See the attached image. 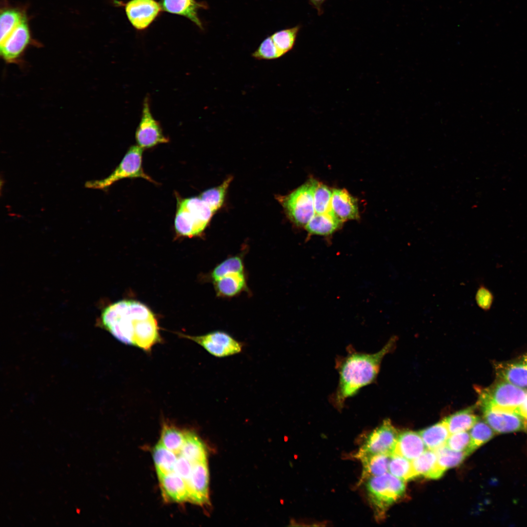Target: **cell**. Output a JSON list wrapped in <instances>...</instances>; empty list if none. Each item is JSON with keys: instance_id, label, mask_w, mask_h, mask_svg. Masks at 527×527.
Wrapping results in <instances>:
<instances>
[{"instance_id": "obj_1", "label": "cell", "mask_w": 527, "mask_h": 527, "mask_svg": "<svg viewBox=\"0 0 527 527\" xmlns=\"http://www.w3.org/2000/svg\"><path fill=\"white\" fill-rule=\"evenodd\" d=\"M99 324L122 343L147 352L162 340L155 315L138 301L122 300L107 306Z\"/></svg>"}, {"instance_id": "obj_2", "label": "cell", "mask_w": 527, "mask_h": 527, "mask_svg": "<svg viewBox=\"0 0 527 527\" xmlns=\"http://www.w3.org/2000/svg\"><path fill=\"white\" fill-rule=\"evenodd\" d=\"M395 344V340L392 339L380 350L371 354L350 348L347 355L339 360L336 367L339 381L331 398L336 408L342 409L347 398L375 381L383 359L393 349Z\"/></svg>"}, {"instance_id": "obj_3", "label": "cell", "mask_w": 527, "mask_h": 527, "mask_svg": "<svg viewBox=\"0 0 527 527\" xmlns=\"http://www.w3.org/2000/svg\"><path fill=\"white\" fill-rule=\"evenodd\" d=\"M366 489L376 517L381 519L387 509L403 497L406 486L404 481L387 472L368 478Z\"/></svg>"}, {"instance_id": "obj_4", "label": "cell", "mask_w": 527, "mask_h": 527, "mask_svg": "<svg viewBox=\"0 0 527 527\" xmlns=\"http://www.w3.org/2000/svg\"><path fill=\"white\" fill-rule=\"evenodd\" d=\"M527 394L526 389L497 378L490 386L479 390L478 404L482 409L519 414V406Z\"/></svg>"}, {"instance_id": "obj_5", "label": "cell", "mask_w": 527, "mask_h": 527, "mask_svg": "<svg viewBox=\"0 0 527 527\" xmlns=\"http://www.w3.org/2000/svg\"><path fill=\"white\" fill-rule=\"evenodd\" d=\"M316 180H310L285 196H278L289 219L299 226H305L315 214L314 190Z\"/></svg>"}, {"instance_id": "obj_6", "label": "cell", "mask_w": 527, "mask_h": 527, "mask_svg": "<svg viewBox=\"0 0 527 527\" xmlns=\"http://www.w3.org/2000/svg\"><path fill=\"white\" fill-rule=\"evenodd\" d=\"M399 433L390 420L385 419L367 436L354 457L359 459L378 454L392 455Z\"/></svg>"}, {"instance_id": "obj_7", "label": "cell", "mask_w": 527, "mask_h": 527, "mask_svg": "<svg viewBox=\"0 0 527 527\" xmlns=\"http://www.w3.org/2000/svg\"><path fill=\"white\" fill-rule=\"evenodd\" d=\"M202 346L212 355L223 358L234 355L242 352L243 344L227 333L214 331L200 336L182 334Z\"/></svg>"}, {"instance_id": "obj_8", "label": "cell", "mask_w": 527, "mask_h": 527, "mask_svg": "<svg viewBox=\"0 0 527 527\" xmlns=\"http://www.w3.org/2000/svg\"><path fill=\"white\" fill-rule=\"evenodd\" d=\"M142 149L138 145L131 146L112 173L106 179L97 182L95 183V186L101 188L106 187L125 178H141L154 182L143 170Z\"/></svg>"}, {"instance_id": "obj_9", "label": "cell", "mask_w": 527, "mask_h": 527, "mask_svg": "<svg viewBox=\"0 0 527 527\" xmlns=\"http://www.w3.org/2000/svg\"><path fill=\"white\" fill-rule=\"evenodd\" d=\"M115 4L124 8L130 24L140 31L147 29L162 11L160 2L156 0H129L126 2L116 0Z\"/></svg>"}, {"instance_id": "obj_10", "label": "cell", "mask_w": 527, "mask_h": 527, "mask_svg": "<svg viewBox=\"0 0 527 527\" xmlns=\"http://www.w3.org/2000/svg\"><path fill=\"white\" fill-rule=\"evenodd\" d=\"M150 105L149 98L146 97L143 102L141 120L135 133L137 144L142 149L169 142L159 122L153 116Z\"/></svg>"}, {"instance_id": "obj_11", "label": "cell", "mask_w": 527, "mask_h": 527, "mask_svg": "<svg viewBox=\"0 0 527 527\" xmlns=\"http://www.w3.org/2000/svg\"><path fill=\"white\" fill-rule=\"evenodd\" d=\"M31 42L27 20L25 17L7 38L0 42V53L7 63H17Z\"/></svg>"}, {"instance_id": "obj_12", "label": "cell", "mask_w": 527, "mask_h": 527, "mask_svg": "<svg viewBox=\"0 0 527 527\" xmlns=\"http://www.w3.org/2000/svg\"><path fill=\"white\" fill-rule=\"evenodd\" d=\"M494 367L497 378L527 389V352L511 360L496 362Z\"/></svg>"}, {"instance_id": "obj_13", "label": "cell", "mask_w": 527, "mask_h": 527, "mask_svg": "<svg viewBox=\"0 0 527 527\" xmlns=\"http://www.w3.org/2000/svg\"><path fill=\"white\" fill-rule=\"evenodd\" d=\"M482 410L485 421L496 433L515 432L527 427L526 419L519 414L489 409Z\"/></svg>"}, {"instance_id": "obj_14", "label": "cell", "mask_w": 527, "mask_h": 527, "mask_svg": "<svg viewBox=\"0 0 527 527\" xmlns=\"http://www.w3.org/2000/svg\"><path fill=\"white\" fill-rule=\"evenodd\" d=\"M186 485L188 501L199 505L208 502L209 471L207 461L193 464L191 474Z\"/></svg>"}, {"instance_id": "obj_15", "label": "cell", "mask_w": 527, "mask_h": 527, "mask_svg": "<svg viewBox=\"0 0 527 527\" xmlns=\"http://www.w3.org/2000/svg\"><path fill=\"white\" fill-rule=\"evenodd\" d=\"M160 3L162 11L184 17L203 30L198 12L207 8L206 3L196 0H161Z\"/></svg>"}, {"instance_id": "obj_16", "label": "cell", "mask_w": 527, "mask_h": 527, "mask_svg": "<svg viewBox=\"0 0 527 527\" xmlns=\"http://www.w3.org/2000/svg\"><path fill=\"white\" fill-rule=\"evenodd\" d=\"M158 476L161 490L167 500L177 503L189 500L186 482L175 472Z\"/></svg>"}, {"instance_id": "obj_17", "label": "cell", "mask_w": 527, "mask_h": 527, "mask_svg": "<svg viewBox=\"0 0 527 527\" xmlns=\"http://www.w3.org/2000/svg\"><path fill=\"white\" fill-rule=\"evenodd\" d=\"M331 206L335 215L343 222L359 218L356 200L345 189L332 190Z\"/></svg>"}, {"instance_id": "obj_18", "label": "cell", "mask_w": 527, "mask_h": 527, "mask_svg": "<svg viewBox=\"0 0 527 527\" xmlns=\"http://www.w3.org/2000/svg\"><path fill=\"white\" fill-rule=\"evenodd\" d=\"M426 449L418 432L407 430L399 433L393 454L412 461Z\"/></svg>"}, {"instance_id": "obj_19", "label": "cell", "mask_w": 527, "mask_h": 527, "mask_svg": "<svg viewBox=\"0 0 527 527\" xmlns=\"http://www.w3.org/2000/svg\"><path fill=\"white\" fill-rule=\"evenodd\" d=\"M416 476H424L431 479L440 478L445 471L439 465L434 451L426 449L420 456L412 461Z\"/></svg>"}, {"instance_id": "obj_20", "label": "cell", "mask_w": 527, "mask_h": 527, "mask_svg": "<svg viewBox=\"0 0 527 527\" xmlns=\"http://www.w3.org/2000/svg\"><path fill=\"white\" fill-rule=\"evenodd\" d=\"M343 223L332 210L325 213H315L305 228L309 234L328 236L338 229Z\"/></svg>"}, {"instance_id": "obj_21", "label": "cell", "mask_w": 527, "mask_h": 527, "mask_svg": "<svg viewBox=\"0 0 527 527\" xmlns=\"http://www.w3.org/2000/svg\"><path fill=\"white\" fill-rule=\"evenodd\" d=\"M178 204L174 221L176 232L181 235L189 237L201 234L206 226L198 221L181 204Z\"/></svg>"}, {"instance_id": "obj_22", "label": "cell", "mask_w": 527, "mask_h": 527, "mask_svg": "<svg viewBox=\"0 0 527 527\" xmlns=\"http://www.w3.org/2000/svg\"><path fill=\"white\" fill-rule=\"evenodd\" d=\"M215 289L218 296L231 297L241 292L246 286L243 273L228 274L214 281Z\"/></svg>"}, {"instance_id": "obj_23", "label": "cell", "mask_w": 527, "mask_h": 527, "mask_svg": "<svg viewBox=\"0 0 527 527\" xmlns=\"http://www.w3.org/2000/svg\"><path fill=\"white\" fill-rule=\"evenodd\" d=\"M386 454H378L360 458L363 471L360 483L365 480L388 472V466L391 456Z\"/></svg>"}, {"instance_id": "obj_24", "label": "cell", "mask_w": 527, "mask_h": 527, "mask_svg": "<svg viewBox=\"0 0 527 527\" xmlns=\"http://www.w3.org/2000/svg\"><path fill=\"white\" fill-rule=\"evenodd\" d=\"M192 464L207 461L205 445L194 432H185V440L180 454Z\"/></svg>"}, {"instance_id": "obj_25", "label": "cell", "mask_w": 527, "mask_h": 527, "mask_svg": "<svg viewBox=\"0 0 527 527\" xmlns=\"http://www.w3.org/2000/svg\"><path fill=\"white\" fill-rule=\"evenodd\" d=\"M418 433L426 448L433 451L445 445L450 435L444 420L420 430Z\"/></svg>"}, {"instance_id": "obj_26", "label": "cell", "mask_w": 527, "mask_h": 527, "mask_svg": "<svg viewBox=\"0 0 527 527\" xmlns=\"http://www.w3.org/2000/svg\"><path fill=\"white\" fill-rule=\"evenodd\" d=\"M479 419L474 413L473 408L468 407L448 416L443 420L451 434L469 430Z\"/></svg>"}, {"instance_id": "obj_27", "label": "cell", "mask_w": 527, "mask_h": 527, "mask_svg": "<svg viewBox=\"0 0 527 527\" xmlns=\"http://www.w3.org/2000/svg\"><path fill=\"white\" fill-rule=\"evenodd\" d=\"M178 456L160 442L157 444L153 449V457L158 476L174 471Z\"/></svg>"}, {"instance_id": "obj_28", "label": "cell", "mask_w": 527, "mask_h": 527, "mask_svg": "<svg viewBox=\"0 0 527 527\" xmlns=\"http://www.w3.org/2000/svg\"><path fill=\"white\" fill-rule=\"evenodd\" d=\"M26 17L23 11L19 8L7 7L0 11V42L4 41L20 23Z\"/></svg>"}, {"instance_id": "obj_29", "label": "cell", "mask_w": 527, "mask_h": 527, "mask_svg": "<svg viewBox=\"0 0 527 527\" xmlns=\"http://www.w3.org/2000/svg\"><path fill=\"white\" fill-rule=\"evenodd\" d=\"M198 221L206 226L214 212L200 197L179 201V203Z\"/></svg>"}, {"instance_id": "obj_30", "label": "cell", "mask_w": 527, "mask_h": 527, "mask_svg": "<svg viewBox=\"0 0 527 527\" xmlns=\"http://www.w3.org/2000/svg\"><path fill=\"white\" fill-rule=\"evenodd\" d=\"M185 440V432L167 424L163 425L160 443L177 455L180 454Z\"/></svg>"}, {"instance_id": "obj_31", "label": "cell", "mask_w": 527, "mask_h": 527, "mask_svg": "<svg viewBox=\"0 0 527 527\" xmlns=\"http://www.w3.org/2000/svg\"><path fill=\"white\" fill-rule=\"evenodd\" d=\"M300 28V25H298L278 31L270 36L282 56L293 48Z\"/></svg>"}, {"instance_id": "obj_32", "label": "cell", "mask_w": 527, "mask_h": 527, "mask_svg": "<svg viewBox=\"0 0 527 527\" xmlns=\"http://www.w3.org/2000/svg\"><path fill=\"white\" fill-rule=\"evenodd\" d=\"M388 472L404 481L417 477L413 468L412 461L395 454L391 456Z\"/></svg>"}, {"instance_id": "obj_33", "label": "cell", "mask_w": 527, "mask_h": 527, "mask_svg": "<svg viewBox=\"0 0 527 527\" xmlns=\"http://www.w3.org/2000/svg\"><path fill=\"white\" fill-rule=\"evenodd\" d=\"M439 465L446 471L460 465L469 455L466 452L456 451L446 445L434 450Z\"/></svg>"}, {"instance_id": "obj_34", "label": "cell", "mask_w": 527, "mask_h": 527, "mask_svg": "<svg viewBox=\"0 0 527 527\" xmlns=\"http://www.w3.org/2000/svg\"><path fill=\"white\" fill-rule=\"evenodd\" d=\"M471 449L472 452L490 440L495 432L485 421L480 419L470 429Z\"/></svg>"}, {"instance_id": "obj_35", "label": "cell", "mask_w": 527, "mask_h": 527, "mask_svg": "<svg viewBox=\"0 0 527 527\" xmlns=\"http://www.w3.org/2000/svg\"><path fill=\"white\" fill-rule=\"evenodd\" d=\"M232 180V178L229 177L219 186L209 189L201 194L200 197L214 212L223 204L226 190Z\"/></svg>"}, {"instance_id": "obj_36", "label": "cell", "mask_w": 527, "mask_h": 527, "mask_svg": "<svg viewBox=\"0 0 527 527\" xmlns=\"http://www.w3.org/2000/svg\"><path fill=\"white\" fill-rule=\"evenodd\" d=\"M243 264L242 257L237 255L229 257L217 265L211 272L210 277L213 281L232 273H243Z\"/></svg>"}, {"instance_id": "obj_37", "label": "cell", "mask_w": 527, "mask_h": 527, "mask_svg": "<svg viewBox=\"0 0 527 527\" xmlns=\"http://www.w3.org/2000/svg\"><path fill=\"white\" fill-rule=\"evenodd\" d=\"M332 191L328 187L316 181L313 195L315 213H325L332 211Z\"/></svg>"}, {"instance_id": "obj_38", "label": "cell", "mask_w": 527, "mask_h": 527, "mask_svg": "<svg viewBox=\"0 0 527 527\" xmlns=\"http://www.w3.org/2000/svg\"><path fill=\"white\" fill-rule=\"evenodd\" d=\"M446 445L456 451L466 452L469 455L472 452L471 449V438L467 431L451 434L446 441Z\"/></svg>"}, {"instance_id": "obj_39", "label": "cell", "mask_w": 527, "mask_h": 527, "mask_svg": "<svg viewBox=\"0 0 527 527\" xmlns=\"http://www.w3.org/2000/svg\"><path fill=\"white\" fill-rule=\"evenodd\" d=\"M251 56L258 60H272L282 57L275 46L271 36L266 37L252 53Z\"/></svg>"}, {"instance_id": "obj_40", "label": "cell", "mask_w": 527, "mask_h": 527, "mask_svg": "<svg viewBox=\"0 0 527 527\" xmlns=\"http://www.w3.org/2000/svg\"><path fill=\"white\" fill-rule=\"evenodd\" d=\"M494 300L492 292L485 285L481 284L475 294V300L478 306L484 311H488L491 309Z\"/></svg>"}, {"instance_id": "obj_41", "label": "cell", "mask_w": 527, "mask_h": 527, "mask_svg": "<svg viewBox=\"0 0 527 527\" xmlns=\"http://www.w3.org/2000/svg\"><path fill=\"white\" fill-rule=\"evenodd\" d=\"M193 464L186 458L178 455L174 471L182 477L186 483L188 481L192 470Z\"/></svg>"}, {"instance_id": "obj_42", "label": "cell", "mask_w": 527, "mask_h": 527, "mask_svg": "<svg viewBox=\"0 0 527 527\" xmlns=\"http://www.w3.org/2000/svg\"><path fill=\"white\" fill-rule=\"evenodd\" d=\"M309 3L315 8L319 15L323 13L322 5L326 0H308Z\"/></svg>"}, {"instance_id": "obj_43", "label": "cell", "mask_w": 527, "mask_h": 527, "mask_svg": "<svg viewBox=\"0 0 527 527\" xmlns=\"http://www.w3.org/2000/svg\"><path fill=\"white\" fill-rule=\"evenodd\" d=\"M519 414L527 419V394L519 406Z\"/></svg>"}, {"instance_id": "obj_44", "label": "cell", "mask_w": 527, "mask_h": 527, "mask_svg": "<svg viewBox=\"0 0 527 527\" xmlns=\"http://www.w3.org/2000/svg\"><path fill=\"white\" fill-rule=\"evenodd\" d=\"M526 420H527V419H526Z\"/></svg>"}]
</instances>
